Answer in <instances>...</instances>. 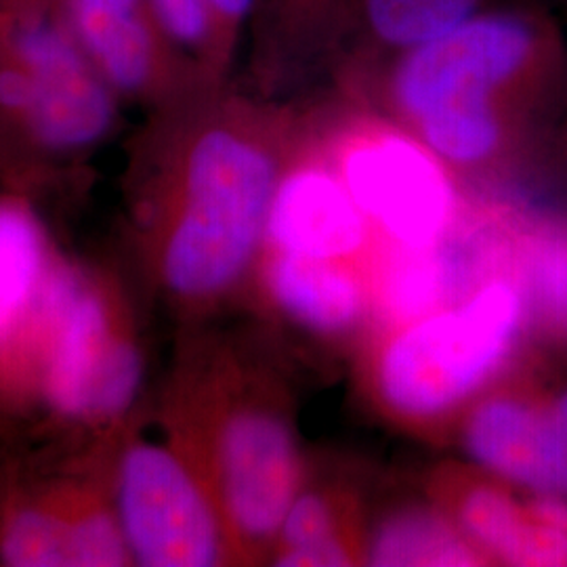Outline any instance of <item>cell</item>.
<instances>
[{
	"label": "cell",
	"instance_id": "obj_1",
	"mask_svg": "<svg viewBox=\"0 0 567 567\" xmlns=\"http://www.w3.org/2000/svg\"><path fill=\"white\" fill-rule=\"evenodd\" d=\"M208 86L168 103L156 163L158 274L185 305L231 292L264 252L276 187L297 140L271 107Z\"/></svg>",
	"mask_w": 567,
	"mask_h": 567
},
{
	"label": "cell",
	"instance_id": "obj_2",
	"mask_svg": "<svg viewBox=\"0 0 567 567\" xmlns=\"http://www.w3.org/2000/svg\"><path fill=\"white\" fill-rule=\"evenodd\" d=\"M567 89V49L550 18L501 2L446 34L383 61L391 121L458 175L515 163Z\"/></svg>",
	"mask_w": 567,
	"mask_h": 567
},
{
	"label": "cell",
	"instance_id": "obj_3",
	"mask_svg": "<svg viewBox=\"0 0 567 567\" xmlns=\"http://www.w3.org/2000/svg\"><path fill=\"white\" fill-rule=\"evenodd\" d=\"M529 328L517 271L496 274L431 313L377 330L368 362L372 400L405 429L458 423L511 372Z\"/></svg>",
	"mask_w": 567,
	"mask_h": 567
},
{
	"label": "cell",
	"instance_id": "obj_4",
	"mask_svg": "<svg viewBox=\"0 0 567 567\" xmlns=\"http://www.w3.org/2000/svg\"><path fill=\"white\" fill-rule=\"evenodd\" d=\"M116 97L58 4H0V116L34 145L58 154L97 145Z\"/></svg>",
	"mask_w": 567,
	"mask_h": 567
},
{
	"label": "cell",
	"instance_id": "obj_5",
	"mask_svg": "<svg viewBox=\"0 0 567 567\" xmlns=\"http://www.w3.org/2000/svg\"><path fill=\"white\" fill-rule=\"evenodd\" d=\"M318 143L381 246H431L463 224L456 175L389 116H351Z\"/></svg>",
	"mask_w": 567,
	"mask_h": 567
},
{
	"label": "cell",
	"instance_id": "obj_6",
	"mask_svg": "<svg viewBox=\"0 0 567 567\" xmlns=\"http://www.w3.org/2000/svg\"><path fill=\"white\" fill-rule=\"evenodd\" d=\"M198 458L224 513L231 545L271 550L286 511L303 487L305 454L282 398L252 391L210 416Z\"/></svg>",
	"mask_w": 567,
	"mask_h": 567
},
{
	"label": "cell",
	"instance_id": "obj_7",
	"mask_svg": "<svg viewBox=\"0 0 567 567\" xmlns=\"http://www.w3.org/2000/svg\"><path fill=\"white\" fill-rule=\"evenodd\" d=\"M114 511L140 566H219L234 548L210 482L187 447L150 440L126 447Z\"/></svg>",
	"mask_w": 567,
	"mask_h": 567
},
{
	"label": "cell",
	"instance_id": "obj_8",
	"mask_svg": "<svg viewBox=\"0 0 567 567\" xmlns=\"http://www.w3.org/2000/svg\"><path fill=\"white\" fill-rule=\"evenodd\" d=\"M58 7L118 97L168 105L217 86L171 44L147 0H58Z\"/></svg>",
	"mask_w": 567,
	"mask_h": 567
},
{
	"label": "cell",
	"instance_id": "obj_9",
	"mask_svg": "<svg viewBox=\"0 0 567 567\" xmlns=\"http://www.w3.org/2000/svg\"><path fill=\"white\" fill-rule=\"evenodd\" d=\"M379 246L320 143H297L269 206L264 252L368 267Z\"/></svg>",
	"mask_w": 567,
	"mask_h": 567
},
{
	"label": "cell",
	"instance_id": "obj_10",
	"mask_svg": "<svg viewBox=\"0 0 567 567\" xmlns=\"http://www.w3.org/2000/svg\"><path fill=\"white\" fill-rule=\"evenodd\" d=\"M124 339L100 288L81 271L55 267L37 330L47 404L65 419L89 421L103 370Z\"/></svg>",
	"mask_w": 567,
	"mask_h": 567
},
{
	"label": "cell",
	"instance_id": "obj_11",
	"mask_svg": "<svg viewBox=\"0 0 567 567\" xmlns=\"http://www.w3.org/2000/svg\"><path fill=\"white\" fill-rule=\"evenodd\" d=\"M466 458L526 494H547L545 410L536 377H503L456 423Z\"/></svg>",
	"mask_w": 567,
	"mask_h": 567
},
{
	"label": "cell",
	"instance_id": "obj_12",
	"mask_svg": "<svg viewBox=\"0 0 567 567\" xmlns=\"http://www.w3.org/2000/svg\"><path fill=\"white\" fill-rule=\"evenodd\" d=\"M257 269L267 305L307 337L341 343L372 324L365 265L261 252Z\"/></svg>",
	"mask_w": 567,
	"mask_h": 567
},
{
	"label": "cell",
	"instance_id": "obj_13",
	"mask_svg": "<svg viewBox=\"0 0 567 567\" xmlns=\"http://www.w3.org/2000/svg\"><path fill=\"white\" fill-rule=\"evenodd\" d=\"M358 0H259L252 55L267 79H288L341 55Z\"/></svg>",
	"mask_w": 567,
	"mask_h": 567
},
{
	"label": "cell",
	"instance_id": "obj_14",
	"mask_svg": "<svg viewBox=\"0 0 567 567\" xmlns=\"http://www.w3.org/2000/svg\"><path fill=\"white\" fill-rule=\"evenodd\" d=\"M53 271L47 234L32 208L0 198V358L23 337H37Z\"/></svg>",
	"mask_w": 567,
	"mask_h": 567
},
{
	"label": "cell",
	"instance_id": "obj_15",
	"mask_svg": "<svg viewBox=\"0 0 567 567\" xmlns=\"http://www.w3.org/2000/svg\"><path fill=\"white\" fill-rule=\"evenodd\" d=\"M365 527L355 503L337 487H303L286 511L271 559L276 566L328 567L364 564Z\"/></svg>",
	"mask_w": 567,
	"mask_h": 567
},
{
	"label": "cell",
	"instance_id": "obj_16",
	"mask_svg": "<svg viewBox=\"0 0 567 567\" xmlns=\"http://www.w3.org/2000/svg\"><path fill=\"white\" fill-rule=\"evenodd\" d=\"M368 566H486L480 550L465 538L440 503H408L386 511L365 527Z\"/></svg>",
	"mask_w": 567,
	"mask_h": 567
},
{
	"label": "cell",
	"instance_id": "obj_17",
	"mask_svg": "<svg viewBox=\"0 0 567 567\" xmlns=\"http://www.w3.org/2000/svg\"><path fill=\"white\" fill-rule=\"evenodd\" d=\"M505 0H358L344 51L365 63L391 60L408 49L437 39Z\"/></svg>",
	"mask_w": 567,
	"mask_h": 567
},
{
	"label": "cell",
	"instance_id": "obj_18",
	"mask_svg": "<svg viewBox=\"0 0 567 567\" xmlns=\"http://www.w3.org/2000/svg\"><path fill=\"white\" fill-rule=\"evenodd\" d=\"M517 276L526 288L532 326L567 341V221L524 234Z\"/></svg>",
	"mask_w": 567,
	"mask_h": 567
},
{
	"label": "cell",
	"instance_id": "obj_19",
	"mask_svg": "<svg viewBox=\"0 0 567 567\" xmlns=\"http://www.w3.org/2000/svg\"><path fill=\"white\" fill-rule=\"evenodd\" d=\"M0 559L7 566H70L68 515L49 507H23L0 534Z\"/></svg>",
	"mask_w": 567,
	"mask_h": 567
},
{
	"label": "cell",
	"instance_id": "obj_20",
	"mask_svg": "<svg viewBox=\"0 0 567 567\" xmlns=\"http://www.w3.org/2000/svg\"><path fill=\"white\" fill-rule=\"evenodd\" d=\"M166 39L198 72L215 84L225 76L217 53L215 25L206 0H147Z\"/></svg>",
	"mask_w": 567,
	"mask_h": 567
},
{
	"label": "cell",
	"instance_id": "obj_21",
	"mask_svg": "<svg viewBox=\"0 0 567 567\" xmlns=\"http://www.w3.org/2000/svg\"><path fill=\"white\" fill-rule=\"evenodd\" d=\"M70 566H124L131 559L116 511L81 508L68 515Z\"/></svg>",
	"mask_w": 567,
	"mask_h": 567
},
{
	"label": "cell",
	"instance_id": "obj_22",
	"mask_svg": "<svg viewBox=\"0 0 567 567\" xmlns=\"http://www.w3.org/2000/svg\"><path fill=\"white\" fill-rule=\"evenodd\" d=\"M259 0H206L217 39V53L224 76L231 70L246 34L255 20Z\"/></svg>",
	"mask_w": 567,
	"mask_h": 567
},
{
	"label": "cell",
	"instance_id": "obj_23",
	"mask_svg": "<svg viewBox=\"0 0 567 567\" xmlns=\"http://www.w3.org/2000/svg\"><path fill=\"white\" fill-rule=\"evenodd\" d=\"M0 4H9V7H37V4H58V0H0Z\"/></svg>",
	"mask_w": 567,
	"mask_h": 567
},
{
	"label": "cell",
	"instance_id": "obj_24",
	"mask_svg": "<svg viewBox=\"0 0 567 567\" xmlns=\"http://www.w3.org/2000/svg\"><path fill=\"white\" fill-rule=\"evenodd\" d=\"M561 152L567 156V116L566 126H564V133H561Z\"/></svg>",
	"mask_w": 567,
	"mask_h": 567
}]
</instances>
